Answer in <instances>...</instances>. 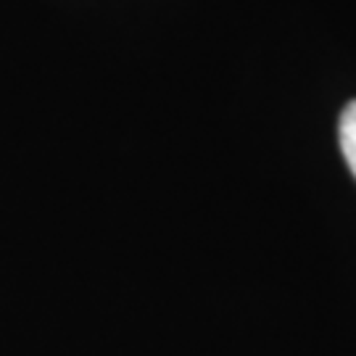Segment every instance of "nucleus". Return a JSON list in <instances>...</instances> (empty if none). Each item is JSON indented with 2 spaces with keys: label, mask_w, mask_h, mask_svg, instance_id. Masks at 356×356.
<instances>
[{
  "label": "nucleus",
  "mask_w": 356,
  "mask_h": 356,
  "mask_svg": "<svg viewBox=\"0 0 356 356\" xmlns=\"http://www.w3.org/2000/svg\"><path fill=\"white\" fill-rule=\"evenodd\" d=\"M338 138H341V151L351 175L356 177V101H351L341 114V124H338Z\"/></svg>",
  "instance_id": "obj_1"
}]
</instances>
